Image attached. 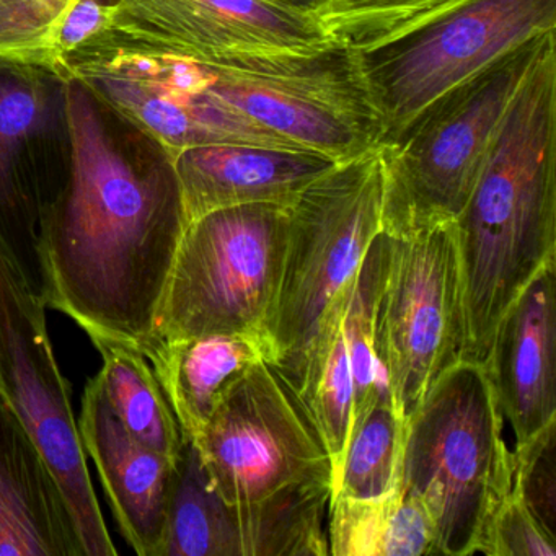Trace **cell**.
Instances as JSON below:
<instances>
[{
    "mask_svg": "<svg viewBox=\"0 0 556 556\" xmlns=\"http://www.w3.org/2000/svg\"><path fill=\"white\" fill-rule=\"evenodd\" d=\"M64 79L73 157L41 219L45 304L89 338L146 356L188 226L175 154L86 84Z\"/></svg>",
    "mask_w": 556,
    "mask_h": 556,
    "instance_id": "obj_1",
    "label": "cell"
},
{
    "mask_svg": "<svg viewBox=\"0 0 556 556\" xmlns=\"http://www.w3.org/2000/svg\"><path fill=\"white\" fill-rule=\"evenodd\" d=\"M464 294V361L484 364L497 321L556 260V40L546 37L454 220Z\"/></svg>",
    "mask_w": 556,
    "mask_h": 556,
    "instance_id": "obj_2",
    "label": "cell"
},
{
    "mask_svg": "<svg viewBox=\"0 0 556 556\" xmlns=\"http://www.w3.org/2000/svg\"><path fill=\"white\" fill-rule=\"evenodd\" d=\"M503 421L483 364L460 361L406 422L400 480L431 517L439 555H475L491 514L513 490Z\"/></svg>",
    "mask_w": 556,
    "mask_h": 556,
    "instance_id": "obj_3",
    "label": "cell"
},
{
    "mask_svg": "<svg viewBox=\"0 0 556 556\" xmlns=\"http://www.w3.org/2000/svg\"><path fill=\"white\" fill-rule=\"evenodd\" d=\"M552 34L448 90L382 146L383 232L406 237L457 219L514 96Z\"/></svg>",
    "mask_w": 556,
    "mask_h": 556,
    "instance_id": "obj_4",
    "label": "cell"
},
{
    "mask_svg": "<svg viewBox=\"0 0 556 556\" xmlns=\"http://www.w3.org/2000/svg\"><path fill=\"white\" fill-rule=\"evenodd\" d=\"M386 162L382 146L308 185L289 207L288 245L266 334L273 363L299 389L305 351L325 312L359 271L382 232Z\"/></svg>",
    "mask_w": 556,
    "mask_h": 556,
    "instance_id": "obj_5",
    "label": "cell"
},
{
    "mask_svg": "<svg viewBox=\"0 0 556 556\" xmlns=\"http://www.w3.org/2000/svg\"><path fill=\"white\" fill-rule=\"evenodd\" d=\"M288 229L289 207L278 204L224 207L188 223L152 344L201 334H266Z\"/></svg>",
    "mask_w": 556,
    "mask_h": 556,
    "instance_id": "obj_6",
    "label": "cell"
},
{
    "mask_svg": "<svg viewBox=\"0 0 556 556\" xmlns=\"http://www.w3.org/2000/svg\"><path fill=\"white\" fill-rule=\"evenodd\" d=\"M555 28L556 0H460L399 37L353 50L380 146L439 97Z\"/></svg>",
    "mask_w": 556,
    "mask_h": 556,
    "instance_id": "obj_7",
    "label": "cell"
},
{
    "mask_svg": "<svg viewBox=\"0 0 556 556\" xmlns=\"http://www.w3.org/2000/svg\"><path fill=\"white\" fill-rule=\"evenodd\" d=\"M53 67L86 84L174 154L210 144L302 151L217 99L203 63L162 53L112 28L93 35Z\"/></svg>",
    "mask_w": 556,
    "mask_h": 556,
    "instance_id": "obj_8",
    "label": "cell"
},
{
    "mask_svg": "<svg viewBox=\"0 0 556 556\" xmlns=\"http://www.w3.org/2000/svg\"><path fill=\"white\" fill-rule=\"evenodd\" d=\"M0 393L17 413L53 470L86 556H116L99 506L71 386L58 366L47 304L0 243Z\"/></svg>",
    "mask_w": 556,
    "mask_h": 556,
    "instance_id": "obj_9",
    "label": "cell"
},
{
    "mask_svg": "<svg viewBox=\"0 0 556 556\" xmlns=\"http://www.w3.org/2000/svg\"><path fill=\"white\" fill-rule=\"evenodd\" d=\"M377 333L393 408L408 422L432 383L465 357L467 327L454 223L389 236Z\"/></svg>",
    "mask_w": 556,
    "mask_h": 556,
    "instance_id": "obj_10",
    "label": "cell"
},
{
    "mask_svg": "<svg viewBox=\"0 0 556 556\" xmlns=\"http://www.w3.org/2000/svg\"><path fill=\"white\" fill-rule=\"evenodd\" d=\"M204 66L217 99L302 151L344 162L382 141L379 116L350 48L334 45L312 56Z\"/></svg>",
    "mask_w": 556,
    "mask_h": 556,
    "instance_id": "obj_11",
    "label": "cell"
},
{
    "mask_svg": "<svg viewBox=\"0 0 556 556\" xmlns=\"http://www.w3.org/2000/svg\"><path fill=\"white\" fill-rule=\"evenodd\" d=\"M191 442L229 504L253 503L304 478L333 483L320 431L298 387L273 361L253 364L237 379Z\"/></svg>",
    "mask_w": 556,
    "mask_h": 556,
    "instance_id": "obj_12",
    "label": "cell"
},
{
    "mask_svg": "<svg viewBox=\"0 0 556 556\" xmlns=\"http://www.w3.org/2000/svg\"><path fill=\"white\" fill-rule=\"evenodd\" d=\"M71 157L66 79L47 64L0 56V243L41 299V219L66 185Z\"/></svg>",
    "mask_w": 556,
    "mask_h": 556,
    "instance_id": "obj_13",
    "label": "cell"
},
{
    "mask_svg": "<svg viewBox=\"0 0 556 556\" xmlns=\"http://www.w3.org/2000/svg\"><path fill=\"white\" fill-rule=\"evenodd\" d=\"M110 27L204 64L312 56L334 47L314 12L281 0H109Z\"/></svg>",
    "mask_w": 556,
    "mask_h": 556,
    "instance_id": "obj_14",
    "label": "cell"
},
{
    "mask_svg": "<svg viewBox=\"0 0 556 556\" xmlns=\"http://www.w3.org/2000/svg\"><path fill=\"white\" fill-rule=\"evenodd\" d=\"M77 425L122 535L139 556H162L177 460L123 426L99 377L87 382Z\"/></svg>",
    "mask_w": 556,
    "mask_h": 556,
    "instance_id": "obj_15",
    "label": "cell"
},
{
    "mask_svg": "<svg viewBox=\"0 0 556 556\" xmlns=\"http://www.w3.org/2000/svg\"><path fill=\"white\" fill-rule=\"evenodd\" d=\"M556 260L546 263L497 321L484 369L516 444L556 419Z\"/></svg>",
    "mask_w": 556,
    "mask_h": 556,
    "instance_id": "obj_16",
    "label": "cell"
},
{
    "mask_svg": "<svg viewBox=\"0 0 556 556\" xmlns=\"http://www.w3.org/2000/svg\"><path fill=\"white\" fill-rule=\"evenodd\" d=\"M338 162L311 151L252 144H210L175 154L188 223L224 207H291Z\"/></svg>",
    "mask_w": 556,
    "mask_h": 556,
    "instance_id": "obj_17",
    "label": "cell"
},
{
    "mask_svg": "<svg viewBox=\"0 0 556 556\" xmlns=\"http://www.w3.org/2000/svg\"><path fill=\"white\" fill-rule=\"evenodd\" d=\"M0 556H86L53 470L2 393Z\"/></svg>",
    "mask_w": 556,
    "mask_h": 556,
    "instance_id": "obj_18",
    "label": "cell"
},
{
    "mask_svg": "<svg viewBox=\"0 0 556 556\" xmlns=\"http://www.w3.org/2000/svg\"><path fill=\"white\" fill-rule=\"evenodd\" d=\"M187 441L210 421L220 396L253 364L275 361L265 333H214L155 341L146 354Z\"/></svg>",
    "mask_w": 556,
    "mask_h": 556,
    "instance_id": "obj_19",
    "label": "cell"
},
{
    "mask_svg": "<svg viewBox=\"0 0 556 556\" xmlns=\"http://www.w3.org/2000/svg\"><path fill=\"white\" fill-rule=\"evenodd\" d=\"M333 483L304 478L249 504H230L232 556H327Z\"/></svg>",
    "mask_w": 556,
    "mask_h": 556,
    "instance_id": "obj_20",
    "label": "cell"
},
{
    "mask_svg": "<svg viewBox=\"0 0 556 556\" xmlns=\"http://www.w3.org/2000/svg\"><path fill=\"white\" fill-rule=\"evenodd\" d=\"M328 543L334 556L439 555L431 517L402 480L382 496L333 500Z\"/></svg>",
    "mask_w": 556,
    "mask_h": 556,
    "instance_id": "obj_21",
    "label": "cell"
},
{
    "mask_svg": "<svg viewBox=\"0 0 556 556\" xmlns=\"http://www.w3.org/2000/svg\"><path fill=\"white\" fill-rule=\"evenodd\" d=\"M351 285L353 281L337 295L321 317L305 351L299 383V392L320 431L330 457L333 497L340 484L353 421V372L343 327Z\"/></svg>",
    "mask_w": 556,
    "mask_h": 556,
    "instance_id": "obj_22",
    "label": "cell"
},
{
    "mask_svg": "<svg viewBox=\"0 0 556 556\" xmlns=\"http://www.w3.org/2000/svg\"><path fill=\"white\" fill-rule=\"evenodd\" d=\"M102 356L99 380L119 421L142 444L177 460L184 431L144 353L110 338H90Z\"/></svg>",
    "mask_w": 556,
    "mask_h": 556,
    "instance_id": "obj_23",
    "label": "cell"
},
{
    "mask_svg": "<svg viewBox=\"0 0 556 556\" xmlns=\"http://www.w3.org/2000/svg\"><path fill=\"white\" fill-rule=\"evenodd\" d=\"M389 266V236L380 232L370 243L354 276L344 312V340L353 372V421H363L376 400L390 399L389 380L380 359L377 311Z\"/></svg>",
    "mask_w": 556,
    "mask_h": 556,
    "instance_id": "obj_24",
    "label": "cell"
},
{
    "mask_svg": "<svg viewBox=\"0 0 556 556\" xmlns=\"http://www.w3.org/2000/svg\"><path fill=\"white\" fill-rule=\"evenodd\" d=\"M162 556H232L230 504L214 490L191 441L177 458Z\"/></svg>",
    "mask_w": 556,
    "mask_h": 556,
    "instance_id": "obj_25",
    "label": "cell"
},
{
    "mask_svg": "<svg viewBox=\"0 0 556 556\" xmlns=\"http://www.w3.org/2000/svg\"><path fill=\"white\" fill-rule=\"evenodd\" d=\"M405 438L406 422L392 400H376L363 421L351 429L333 500H369L392 491L402 473Z\"/></svg>",
    "mask_w": 556,
    "mask_h": 556,
    "instance_id": "obj_26",
    "label": "cell"
},
{
    "mask_svg": "<svg viewBox=\"0 0 556 556\" xmlns=\"http://www.w3.org/2000/svg\"><path fill=\"white\" fill-rule=\"evenodd\" d=\"M460 0H328L320 18L334 43L363 50L412 30Z\"/></svg>",
    "mask_w": 556,
    "mask_h": 556,
    "instance_id": "obj_27",
    "label": "cell"
},
{
    "mask_svg": "<svg viewBox=\"0 0 556 556\" xmlns=\"http://www.w3.org/2000/svg\"><path fill=\"white\" fill-rule=\"evenodd\" d=\"M84 0H0V56L54 66L61 25Z\"/></svg>",
    "mask_w": 556,
    "mask_h": 556,
    "instance_id": "obj_28",
    "label": "cell"
},
{
    "mask_svg": "<svg viewBox=\"0 0 556 556\" xmlns=\"http://www.w3.org/2000/svg\"><path fill=\"white\" fill-rule=\"evenodd\" d=\"M556 419L516 444L513 488L523 506L549 536L556 539Z\"/></svg>",
    "mask_w": 556,
    "mask_h": 556,
    "instance_id": "obj_29",
    "label": "cell"
},
{
    "mask_svg": "<svg viewBox=\"0 0 556 556\" xmlns=\"http://www.w3.org/2000/svg\"><path fill=\"white\" fill-rule=\"evenodd\" d=\"M477 553L486 556H555L556 539L536 522L513 488L491 514Z\"/></svg>",
    "mask_w": 556,
    "mask_h": 556,
    "instance_id": "obj_30",
    "label": "cell"
},
{
    "mask_svg": "<svg viewBox=\"0 0 556 556\" xmlns=\"http://www.w3.org/2000/svg\"><path fill=\"white\" fill-rule=\"evenodd\" d=\"M281 2L292 5V8L301 9V11L314 12L318 17H320L321 11L328 4V0H281Z\"/></svg>",
    "mask_w": 556,
    "mask_h": 556,
    "instance_id": "obj_31",
    "label": "cell"
}]
</instances>
